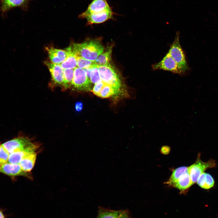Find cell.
Instances as JSON below:
<instances>
[{
    "label": "cell",
    "instance_id": "obj_1",
    "mask_svg": "<svg viewBox=\"0 0 218 218\" xmlns=\"http://www.w3.org/2000/svg\"><path fill=\"white\" fill-rule=\"evenodd\" d=\"M71 45L78 56L94 62L104 51L103 46L97 40H90L80 43H73Z\"/></svg>",
    "mask_w": 218,
    "mask_h": 218
},
{
    "label": "cell",
    "instance_id": "obj_2",
    "mask_svg": "<svg viewBox=\"0 0 218 218\" xmlns=\"http://www.w3.org/2000/svg\"><path fill=\"white\" fill-rule=\"evenodd\" d=\"M100 76L102 82L114 90L115 95L123 92V84L121 78L110 63L98 65Z\"/></svg>",
    "mask_w": 218,
    "mask_h": 218
},
{
    "label": "cell",
    "instance_id": "obj_3",
    "mask_svg": "<svg viewBox=\"0 0 218 218\" xmlns=\"http://www.w3.org/2000/svg\"><path fill=\"white\" fill-rule=\"evenodd\" d=\"M179 35V32L177 31L168 52L176 62L183 75L189 70V67L180 43Z\"/></svg>",
    "mask_w": 218,
    "mask_h": 218
},
{
    "label": "cell",
    "instance_id": "obj_4",
    "mask_svg": "<svg viewBox=\"0 0 218 218\" xmlns=\"http://www.w3.org/2000/svg\"><path fill=\"white\" fill-rule=\"evenodd\" d=\"M70 88L78 91L91 92L93 88L92 83L84 69L78 67L74 69V77Z\"/></svg>",
    "mask_w": 218,
    "mask_h": 218
},
{
    "label": "cell",
    "instance_id": "obj_5",
    "mask_svg": "<svg viewBox=\"0 0 218 218\" xmlns=\"http://www.w3.org/2000/svg\"><path fill=\"white\" fill-rule=\"evenodd\" d=\"M200 155L196 161L188 167V172L190 175L193 184L197 181L200 175L206 169L215 167L216 163L213 160H210L207 162H204L200 158Z\"/></svg>",
    "mask_w": 218,
    "mask_h": 218
},
{
    "label": "cell",
    "instance_id": "obj_6",
    "mask_svg": "<svg viewBox=\"0 0 218 218\" xmlns=\"http://www.w3.org/2000/svg\"><path fill=\"white\" fill-rule=\"evenodd\" d=\"M9 154L22 150L35 145L28 138L19 137L2 144Z\"/></svg>",
    "mask_w": 218,
    "mask_h": 218
},
{
    "label": "cell",
    "instance_id": "obj_7",
    "mask_svg": "<svg viewBox=\"0 0 218 218\" xmlns=\"http://www.w3.org/2000/svg\"><path fill=\"white\" fill-rule=\"evenodd\" d=\"M152 68L154 70H162L182 75L176 62L168 52L160 61L153 64Z\"/></svg>",
    "mask_w": 218,
    "mask_h": 218
},
{
    "label": "cell",
    "instance_id": "obj_8",
    "mask_svg": "<svg viewBox=\"0 0 218 218\" xmlns=\"http://www.w3.org/2000/svg\"><path fill=\"white\" fill-rule=\"evenodd\" d=\"M115 14L111 8L101 12L89 13L81 18H85L88 24H97L113 18Z\"/></svg>",
    "mask_w": 218,
    "mask_h": 218
},
{
    "label": "cell",
    "instance_id": "obj_9",
    "mask_svg": "<svg viewBox=\"0 0 218 218\" xmlns=\"http://www.w3.org/2000/svg\"><path fill=\"white\" fill-rule=\"evenodd\" d=\"M45 63L50 71L53 84L62 87L64 69L60 64H54L48 61H45Z\"/></svg>",
    "mask_w": 218,
    "mask_h": 218
},
{
    "label": "cell",
    "instance_id": "obj_10",
    "mask_svg": "<svg viewBox=\"0 0 218 218\" xmlns=\"http://www.w3.org/2000/svg\"><path fill=\"white\" fill-rule=\"evenodd\" d=\"M0 172L10 176H21L31 177L28 172L22 169L19 164L7 163L0 166Z\"/></svg>",
    "mask_w": 218,
    "mask_h": 218
},
{
    "label": "cell",
    "instance_id": "obj_11",
    "mask_svg": "<svg viewBox=\"0 0 218 218\" xmlns=\"http://www.w3.org/2000/svg\"><path fill=\"white\" fill-rule=\"evenodd\" d=\"M107 0H92L87 9L79 15L81 18L88 14L101 12L111 8Z\"/></svg>",
    "mask_w": 218,
    "mask_h": 218
},
{
    "label": "cell",
    "instance_id": "obj_12",
    "mask_svg": "<svg viewBox=\"0 0 218 218\" xmlns=\"http://www.w3.org/2000/svg\"><path fill=\"white\" fill-rule=\"evenodd\" d=\"M46 49L50 60L52 63L60 64L67 57V53L65 50L57 49L53 47H47Z\"/></svg>",
    "mask_w": 218,
    "mask_h": 218
},
{
    "label": "cell",
    "instance_id": "obj_13",
    "mask_svg": "<svg viewBox=\"0 0 218 218\" xmlns=\"http://www.w3.org/2000/svg\"><path fill=\"white\" fill-rule=\"evenodd\" d=\"M37 148V146L35 144L25 149L10 154L8 162L12 164H19L26 156L35 152Z\"/></svg>",
    "mask_w": 218,
    "mask_h": 218
},
{
    "label": "cell",
    "instance_id": "obj_14",
    "mask_svg": "<svg viewBox=\"0 0 218 218\" xmlns=\"http://www.w3.org/2000/svg\"><path fill=\"white\" fill-rule=\"evenodd\" d=\"M65 50L67 53V57L60 65L64 69H74L77 67V55L73 51L71 45L67 47Z\"/></svg>",
    "mask_w": 218,
    "mask_h": 218
},
{
    "label": "cell",
    "instance_id": "obj_15",
    "mask_svg": "<svg viewBox=\"0 0 218 218\" xmlns=\"http://www.w3.org/2000/svg\"><path fill=\"white\" fill-rule=\"evenodd\" d=\"M193 185L188 170L180 177L178 180L173 185L182 193H184Z\"/></svg>",
    "mask_w": 218,
    "mask_h": 218
},
{
    "label": "cell",
    "instance_id": "obj_16",
    "mask_svg": "<svg viewBox=\"0 0 218 218\" xmlns=\"http://www.w3.org/2000/svg\"><path fill=\"white\" fill-rule=\"evenodd\" d=\"M37 154L34 152L24 157L20 162L22 169L25 172H28L33 168L36 158Z\"/></svg>",
    "mask_w": 218,
    "mask_h": 218
},
{
    "label": "cell",
    "instance_id": "obj_17",
    "mask_svg": "<svg viewBox=\"0 0 218 218\" xmlns=\"http://www.w3.org/2000/svg\"><path fill=\"white\" fill-rule=\"evenodd\" d=\"M25 2L26 0H0V11L3 14L13 8L22 6Z\"/></svg>",
    "mask_w": 218,
    "mask_h": 218
},
{
    "label": "cell",
    "instance_id": "obj_18",
    "mask_svg": "<svg viewBox=\"0 0 218 218\" xmlns=\"http://www.w3.org/2000/svg\"><path fill=\"white\" fill-rule=\"evenodd\" d=\"M124 211L113 210L100 207L96 218H119Z\"/></svg>",
    "mask_w": 218,
    "mask_h": 218
},
{
    "label": "cell",
    "instance_id": "obj_19",
    "mask_svg": "<svg viewBox=\"0 0 218 218\" xmlns=\"http://www.w3.org/2000/svg\"><path fill=\"white\" fill-rule=\"evenodd\" d=\"M197 183L200 187L206 189L212 187L214 184L212 177L210 174L204 172L199 177Z\"/></svg>",
    "mask_w": 218,
    "mask_h": 218
},
{
    "label": "cell",
    "instance_id": "obj_20",
    "mask_svg": "<svg viewBox=\"0 0 218 218\" xmlns=\"http://www.w3.org/2000/svg\"><path fill=\"white\" fill-rule=\"evenodd\" d=\"M187 170L188 167H181L176 169L173 171L167 183L173 186L182 174Z\"/></svg>",
    "mask_w": 218,
    "mask_h": 218
},
{
    "label": "cell",
    "instance_id": "obj_21",
    "mask_svg": "<svg viewBox=\"0 0 218 218\" xmlns=\"http://www.w3.org/2000/svg\"><path fill=\"white\" fill-rule=\"evenodd\" d=\"M112 51V48H110L101 54L94 61V64L98 65L109 64L111 59Z\"/></svg>",
    "mask_w": 218,
    "mask_h": 218
},
{
    "label": "cell",
    "instance_id": "obj_22",
    "mask_svg": "<svg viewBox=\"0 0 218 218\" xmlns=\"http://www.w3.org/2000/svg\"><path fill=\"white\" fill-rule=\"evenodd\" d=\"M74 73V69H67L64 71V81L62 87L64 89L70 88Z\"/></svg>",
    "mask_w": 218,
    "mask_h": 218
},
{
    "label": "cell",
    "instance_id": "obj_23",
    "mask_svg": "<svg viewBox=\"0 0 218 218\" xmlns=\"http://www.w3.org/2000/svg\"><path fill=\"white\" fill-rule=\"evenodd\" d=\"M90 80L91 83L94 84L102 81L99 72L98 65L95 64L91 67Z\"/></svg>",
    "mask_w": 218,
    "mask_h": 218
},
{
    "label": "cell",
    "instance_id": "obj_24",
    "mask_svg": "<svg viewBox=\"0 0 218 218\" xmlns=\"http://www.w3.org/2000/svg\"><path fill=\"white\" fill-rule=\"evenodd\" d=\"M114 95H115V92L114 89L109 85L104 84L98 97L102 98H107Z\"/></svg>",
    "mask_w": 218,
    "mask_h": 218
},
{
    "label": "cell",
    "instance_id": "obj_25",
    "mask_svg": "<svg viewBox=\"0 0 218 218\" xmlns=\"http://www.w3.org/2000/svg\"><path fill=\"white\" fill-rule=\"evenodd\" d=\"M94 62L85 59L81 57L78 56L77 58V67L82 69H86L91 67Z\"/></svg>",
    "mask_w": 218,
    "mask_h": 218
},
{
    "label": "cell",
    "instance_id": "obj_26",
    "mask_svg": "<svg viewBox=\"0 0 218 218\" xmlns=\"http://www.w3.org/2000/svg\"><path fill=\"white\" fill-rule=\"evenodd\" d=\"M10 154L2 144L0 145V166L8 162Z\"/></svg>",
    "mask_w": 218,
    "mask_h": 218
},
{
    "label": "cell",
    "instance_id": "obj_27",
    "mask_svg": "<svg viewBox=\"0 0 218 218\" xmlns=\"http://www.w3.org/2000/svg\"><path fill=\"white\" fill-rule=\"evenodd\" d=\"M104 84L102 81L94 84L91 92H92L94 94L98 96Z\"/></svg>",
    "mask_w": 218,
    "mask_h": 218
},
{
    "label": "cell",
    "instance_id": "obj_28",
    "mask_svg": "<svg viewBox=\"0 0 218 218\" xmlns=\"http://www.w3.org/2000/svg\"><path fill=\"white\" fill-rule=\"evenodd\" d=\"M119 218H131L129 212L126 210L124 211Z\"/></svg>",
    "mask_w": 218,
    "mask_h": 218
},
{
    "label": "cell",
    "instance_id": "obj_29",
    "mask_svg": "<svg viewBox=\"0 0 218 218\" xmlns=\"http://www.w3.org/2000/svg\"><path fill=\"white\" fill-rule=\"evenodd\" d=\"M83 108V104L81 102H77L75 105V108L78 111H81Z\"/></svg>",
    "mask_w": 218,
    "mask_h": 218
},
{
    "label": "cell",
    "instance_id": "obj_30",
    "mask_svg": "<svg viewBox=\"0 0 218 218\" xmlns=\"http://www.w3.org/2000/svg\"><path fill=\"white\" fill-rule=\"evenodd\" d=\"M170 150V147L168 146H164L162 147L161 151L164 154H167L169 153Z\"/></svg>",
    "mask_w": 218,
    "mask_h": 218
},
{
    "label": "cell",
    "instance_id": "obj_31",
    "mask_svg": "<svg viewBox=\"0 0 218 218\" xmlns=\"http://www.w3.org/2000/svg\"><path fill=\"white\" fill-rule=\"evenodd\" d=\"M4 211L2 209H0V218H6V216L4 213Z\"/></svg>",
    "mask_w": 218,
    "mask_h": 218
},
{
    "label": "cell",
    "instance_id": "obj_32",
    "mask_svg": "<svg viewBox=\"0 0 218 218\" xmlns=\"http://www.w3.org/2000/svg\"></svg>",
    "mask_w": 218,
    "mask_h": 218
}]
</instances>
